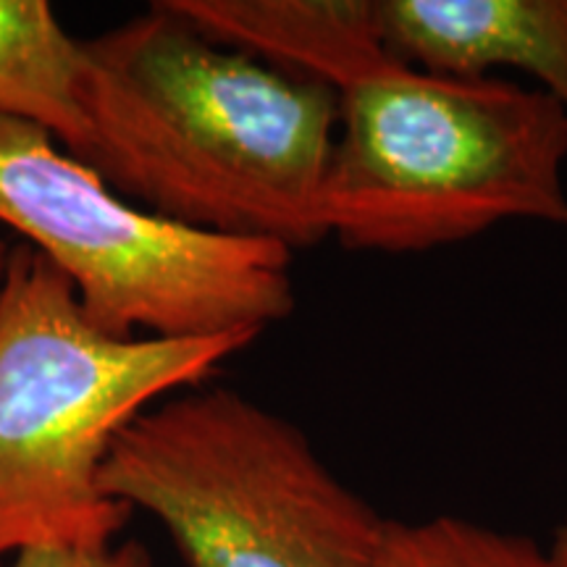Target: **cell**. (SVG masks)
<instances>
[{
  "label": "cell",
  "instance_id": "obj_1",
  "mask_svg": "<svg viewBox=\"0 0 567 567\" xmlns=\"http://www.w3.org/2000/svg\"><path fill=\"white\" fill-rule=\"evenodd\" d=\"M80 151L116 195L205 234L305 250L329 239L339 95L218 45L163 0L82 40Z\"/></svg>",
  "mask_w": 567,
  "mask_h": 567
},
{
  "label": "cell",
  "instance_id": "obj_2",
  "mask_svg": "<svg viewBox=\"0 0 567 567\" xmlns=\"http://www.w3.org/2000/svg\"><path fill=\"white\" fill-rule=\"evenodd\" d=\"M255 342L113 337L45 255L11 247L0 279V565L34 547L116 542L132 509L101 484L113 442Z\"/></svg>",
  "mask_w": 567,
  "mask_h": 567
},
{
  "label": "cell",
  "instance_id": "obj_3",
  "mask_svg": "<svg viewBox=\"0 0 567 567\" xmlns=\"http://www.w3.org/2000/svg\"><path fill=\"white\" fill-rule=\"evenodd\" d=\"M567 113L502 76L394 61L339 92L323 187L329 237L354 252H425L507 221L567 229Z\"/></svg>",
  "mask_w": 567,
  "mask_h": 567
},
{
  "label": "cell",
  "instance_id": "obj_4",
  "mask_svg": "<svg viewBox=\"0 0 567 567\" xmlns=\"http://www.w3.org/2000/svg\"><path fill=\"white\" fill-rule=\"evenodd\" d=\"M103 492L166 530L184 567H384L389 517L300 425L237 389L145 410L111 446Z\"/></svg>",
  "mask_w": 567,
  "mask_h": 567
},
{
  "label": "cell",
  "instance_id": "obj_5",
  "mask_svg": "<svg viewBox=\"0 0 567 567\" xmlns=\"http://www.w3.org/2000/svg\"><path fill=\"white\" fill-rule=\"evenodd\" d=\"M0 226L66 276L113 337L264 334L297 308L295 252L172 224L116 195L42 126L0 116Z\"/></svg>",
  "mask_w": 567,
  "mask_h": 567
},
{
  "label": "cell",
  "instance_id": "obj_6",
  "mask_svg": "<svg viewBox=\"0 0 567 567\" xmlns=\"http://www.w3.org/2000/svg\"><path fill=\"white\" fill-rule=\"evenodd\" d=\"M394 59L481 80L513 69L567 113V0H375Z\"/></svg>",
  "mask_w": 567,
  "mask_h": 567
},
{
  "label": "cell",
  "instance_id": "obj_7",
  "mask_svg": "<svg viewBox=\"0 0 567 567\" xmlns=\"http://www.w3.org/2000/svg\"><path fill=\"white\" fill-rule=\"evenodd\" d=\"M218 45L344 92L394 59L375 0H163Z\"/></svg>",
  "mask_w": 567,
  "mask_h": 567
},
{
  "label": "cell",
  "instance_id": "obj_8",
  "mask_svg": "<svg viewBox=\"0 0 567 567\" xmlns=\"http://www.w3.org/2000/svg\"><path fill=\"white\" fill-rule=\"evenodd\" d=\"M82 80V40L48 0H0V116L42 126L76 153L87 132Z\"/></svg>",
  "mask_w": 567,
  "mask_h": 567
},
{
  "label": "cell",
  "instance_id": "obj_9",
  "mask_svg": "<svg viewBox=\"0 0 567 567\" xmlns=\"http://www.w3.org/2000/svg\"><path fill=\"white\" fill-rule=\"evenodd\" d=\"M384 567H555L534 536L496 530L471 517L389 520Z\"/></svg>",
  "mask_w": 567,
  "mask_h": 567
},
{
  "label": "cell",
  "instance_id": "obj_10",
  "mask_svg": "<svg viewBox=\"0 0 567 567\" xmlns=\"http://www.w3.org/2000/svg\"><path fill=\"white\" fill-rule=\"evenodd\" d=\"M0 567H153V563L140 542H113L105 547H34Z\"/></svg>",
  "mask_w": 567,
  "mask_h": 567
},
{
  "label": "cell",
  "instance_id": "obj_11",
  "mask_svg": "<svg viewBox=\"0 0 567 567\" xmlns=\"http://www.w3.org/2000/svg\"><path fill=\"white\" fill-rule=\"evenodd\" d=\"M547 551H549L551 565H555V567H567V517L557 526L555 538H551V544L547 547Z\"/></svg>",
  "mask_w": 567,
  "mask_h": 567
},
{
  "label": "cell",
  "instance_id": "obj_12",
  "mask_svg": "<svg viewBox=\"0 0 567 567\" xmlns=\"http://www.w3.org/2000/svg\"><path fill=\"white\" fill-rule=\"evenodd\" d=\"M9 255H11V247L0 239V279H3V271H6V264H9Z\"/></svg>",
  "mask_w": 567,
  "mask_h": 567
}]
</instances>
